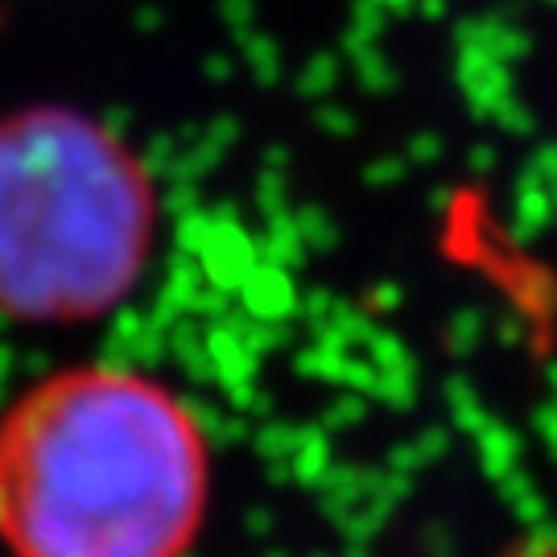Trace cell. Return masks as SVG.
<instances>
[{
    "mask_svg": "<svg viewBox=\"0 0 557 557\" xmlns=\"http://www.w3.org/2000/svg\"><path fill=\"white\" fill-rule=\"evenodd\" d=\"M211 446L161 380L83 363L0 413V545L13 557H186Z\"/></svg>",
    "mask_w": 557,
    "mask_h": 557,
    "instance_id": "6da1fadb",
    "label": "cell"
},
{
    "mask_svg": "<svg viewBox=\"0 0 557 557\" xmlns=\"http://www.w3.org/2000/svg\"><path fill=\"white\" fill-rule=\"evenodd\" d=\"M153 223V182L103 124L62 108L0 120V314H108L145 273Z\"/></svg>",
    "mask_w": 557,
    "mask_h": 557,
    "instance_id": "7a4b0ae2",
    "label": "cell"
},
{
    "mask_svg": "<svg viewBox=\"0 0 557 557\" xmlns=\"http://www.w3.org/2000/svg\"><path fill=\"white\" fill-rule=\"evenodd\" d=\"M504 557H557V541H545V537L520 541V545H512Z\"/></svg>",
    "mask_w": 557,
    "mask_h": 557,
    "instance_id": "3957f363",
    "label": "cell"
}]
</instances>
